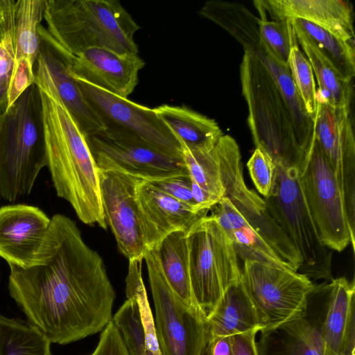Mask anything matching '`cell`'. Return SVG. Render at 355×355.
Wrapping results in <instances>:
<instances>
[{
    "label": "cell",
    "instance_id": "6da1fadb",
    "mask_svg": "<svg viewBox=\"0 0 355 355\" xmlns=\"http://www.w3.org/2000/svg\"><path fill=\"white\" fill-rule=\"evenodd\" d=\"M10 296L28 322L51 343L69 344L103 331L116 294L100 254L76 223L55 214L27 268L9 265Z\"/></svg>",
    "mask_w": 355,
    "mask_h": 355
},
{
    "label": "cell",
    "instance_id": "7a4b0ae2",
    "mask_svg": "<svg viewBox=\"0 0 355 355\" xmlns=\"http://www.w3.org/2000/svg\"><path fill=\"white\" fill-rule=\"evenodd\" d=\"M223 196L210 209L243 261L255 260L297 272L300 254L270 215L263 198L243 179L239 146L223 135L214 147Z\"/></svg>",
    "mask_w": 355,
    "mask_h": 355
},
{
    "label": "cell",
    "instance_id": "3957f363",
    "mask_svg": "<svg viewBox=\"0 0 355 355\" xmlns=\"http://www.w3.org/2000/svg\"><path fill=\"white\" fill-rule=\"evenodd\" d=\"M40 91L47 153V166L58 197L71 205L87 225L107 229L98 169L85 137L58 97L51 89Z\"/></svg>",
    "mask_w": 355,
    "mask_h": 355
},
{
    "label": "cell",
    "instance_id": "277c9868",
    "mask_svg": "<svg viewBox=\"0 0 355 355\" xmlns=\"http://www.w3.org/2000/svg\"><path fill=\"white\" fill-rule=\"evenodd\" d=\"M46 166L42 98L33 83L0 116V196L12 204L28 196Z\"/></svg>",
    "mask_w": 355,
    "mask_h": 355
},
{
    "label": "cell",
    "instance_id": "5b68a950",
    "mask_svg": "<svg viewBox=\"0 0 355 355\" xmlns=\"http://www.w3.org/2000/svg\"><path fill=\"white\" fill-rule=\"evenodd\" d=\"M47 31L76 55L91 48L138 53L134 35L140 26L116 0H45Z\"/></svg>",
    "mask_w": 355,
    "mask_h": 355
},
{
    "label": "cell",
    "instance_id": "8992f818",
    "mask_svg": "<svg viewBox=\"0 0 355 355\" xmlns=\"http://www.w3.org/2000/svg\"><path fill=\"white\" fill-rule=\"evenodd\" d=\"M240 77L256 148L266 151L275 164L299 171L309 153L300 143L291 111L273 78L259 60L245 51Z\"/></svg>",
    "mask_w": 355,
    "mask_h": 355
},
{
    "label": "cell",
    "instance_id": "52a82bcc",
    "mask_svg": "<svg viewBox=\"0 0 355 355\" xmlns=\"http://www.w3.org/2000/svg\"><path fill=\"white\" fill-rule=\"evenodd\" d=\"M266 208L302 260L297 272L312 280L330 282L332 252L324 246L304 198L296 168L275 164L272 187L263 198Z\"/></svg>",
    "mask_w": 355,
    "mask_h": 355
},
{
    "label": "cell",
    "instance_id": "ba28073f",
    "mask_svg": "<svg viewBox=\"0 0 355 355\" xmlns=\"http://www.w3.org/2000/svg\"><path fill=\"white\" fill-rule=\"evenodd\" d=\"M199 13L225 30L245 52L254 55L266 68L291 111L300 143L308 153L315 139L314 121L306 112L289 67L279 60L262 40L259 17L241 3L218 0L206 1Z\"/></svg>",
    "mask_w": 355,
    "mask_h": 355
},
{
    "label": "cell",
    "instance_id": "9c48e42d",
    "mask_svg": "<svg viewBox=\"0 0 355 355\" xmlns=\"http://www.w3.org/2000/svg\"><path fill=\"white\" fill-rule=\"evenodd\" d=\"M187 243L191 290L206 320L227 289L241 279L239 257L228 236L211 216L201 218L189 230Z\"/></svg>",
    "mask_w": 355,
    "mask_h": 355
},
{
    "label": "cell",
    "instance_id": "30bf717a",
    "mask_svg": "<svg viewBox=\"0 0 355 355\" xmlns=\"http://www.w3.org/2000/svg\"><path fill=\"white\" fill-rule=\"evenodd\" d=\"M155 307L162 355H205L207 329L203 314L184 303L166 282L153 250L144 258Z\"/></svg>",
    "mask_w": 355,
    "mask_h": 355
},
{
    "label": "cell",
    "instance_id": "8fae6325",
    "mask_svg": "<svg viewBox=\"0 0 355 355\" xmlns=\"http://www.w3.org/2000/svg\"><path fill=\"white\" fill-rule=\"evenodd\" d=\"M298 174L304 198L322 243L338 252L351 244L354 250L355 234L349 227L340 188L315 139Z\"/></svg>",
    "mask_w": 355,
    "mask_h": 355
},
{
    "label": "cell",
    "instance_id": "7c38bea8",
    "mask_svg": "<svg viewBox=\"0 0 355 355\" xmlns=\"http://www.w3.org/2000/svg\"><path fill=\"white\" fill-rule=\"evenodd\" d=\"M241 279L262 329L277 326L301 313L315 285L298 272L250 259L243 261Z\"/></svg>",
    "mask_w": 355,
    "mask_h": 355
},
{
    "label": "cell",
    "instance_id": "4fadbf2b",
    "mask_svg": "<svg viewBox=\"0 0 355 355\" xmlns=\"http://www.w3.org/2000/svg\"><path fill=\"white\" fill-rule=\"evenodd\" d=\"M99 171H115L155 181L189 175L182 157L163 153L125 132L105 129L85 137Z\"/></svg>",
    "mask_w": 355,
    "mask_h": 355
},
{
    "label": "cell",
    "instance_id": "5bb4252c",
    "mask_svg": "<svg viewBox=\"0 0 355 355\" xmlns=\"http://www.w3.org/2000/svg\"><path fill=\"white\" fill-rule=\"evenodd\" d=\"M73 78L85 100L105 129L125 132L163 153L182 157L180 143L153 109L132 102L128 98L120 97L80 78Z\"/></svg>",
    "mask_w": 355,
    "mask_h": 355
},
{
    "label": "cell",
    "instance_id": "9a60e30c",
    "mask_svg": "<svg viewBox=\"0 0 355 355\" xmlns=\"http://www.w3.org/2000/svg\"><path fill=\"white\" fill-rule=\"evenodd\" d=\"M40 48L33 64L34 83L51 89L68 110L85 137L101 132L105 126L85 100L70 74L73 54L64 49L42 25L38 26Z\"/></svg>",
    "mask_w": 355,
    "mask_h": 355
},
{
    "label": "cell",
    "instance_id": "2e32d148",
    "mask_svg": "<svg viewBox=\"0 0 355 355\" xmlns=\"http://www.w3.org/2000/svg\"><path fill=\"white\" fill-rule=\"evenodd\" d=\"M331 293L330 282L314 285L305 309L289 320L261 330L258 355H324L322 326Z\"/></svg>",
    "mask_w": 355,
    "mask_h": 355
},
{
    "label": "cell",
    "instance_id": "e0dca14e",
    "mask_svg": "<svg viewBox=\"0 0 355 355\" xmlns=\"http://www.w3.org/2000/svg\"><path fill=\"white\" fill-rule=\"evenodd\" d=\"M105 220L120 252L129 260L142 261L148 251L136 191L141 178L98 170Z\"/></svg>",
    "mask_w": 355,
    "mask_h": 355
},
{
    "label": "cell",
    "instance_id": "ac0fdd59",
    "mask_svg": "<svg viewBox=\"0 0 355 355\" xmlns=\"http://www.w3.org/2000/svg\"><path fill=\"white\" fill-rule=\"evenodd\" d=\"M351 110L317 101L315 139L331 166L352 232L355 230V137Z\"/></svg>",
    "mask_w": 355,
    "mask_h": 355
},
{
    "label": "cell",
    "instance_id": "d6986e66",
    "mask_svg": "<svg viewBox=\"0 0 355 355\" xmlns=\"http://www.w3.org/2000/svg\"><path fill=\"white\" fill-rule=\"evenodd\" d=\"M145 62L138 53L119 54L104 48H91L73 55L70 74L122 98H128L138 83Z\"/></svg>",
    "mask_w": 355,
    "mask_h": 355
},
{
    "label": "cell",
    "instance_id": "ffe728a7",
    "mask_svg": "<svg viewBox=\"0 0 355 355\" xmlns=\"http://www.w3.org/2000/svg\"><path fill=\"white\" fill-rule=\"evenodd\" d=\"M50 224L51 218L37 207L11 204L0 207V257L8 265L28 267Z\"/></svg>",
    "mask_w": 355,
    "mask_h": 355
},
{
    "label": "cell",
    "instance_id": "44dd1931",
    "mask_svg": "<svg viewBox=\"0 0 355 355\" xmlns=\"http://www.w3.org/2000/svg\"><path fill=\"white\" fill-rule=\"evenodd\" d=\"M136 196L148 250L173 232H188L209 211L187 205L143 179L137 186Z\"/></svg>",
    "mask_w": 355,
    "mask_h": 355
},
{
    "label": "cell",
    "instance_id": "7402d4cb",
    "mask_svg": "<svg viewBox=\"0 0 355 355\" xmlns=\"http://www.w3.org/2000/svg\"><path fill=\"white\" fill-rule=\"evenodd\" d=\"M254 3L273 20L302 19L354 44L353 7L348 1L261 0Z\"/></svg>",
    "mask_w": 355,
    "mask_h": 355
},
{
    "label": "cell",
    "instance_id": "603a6c76",
    "mask_svg": "<svg viewBox=\"0 0 355 355\" xmlns=\"http://www.w3.org/2000/svg\"><path fill=\"white\" fill-rule=\"evenodd\" d=\"M205 321L207 343L218 337L262 329L255 306L241 279L227 289Z\"/></svg>",
    "mask_w": 355,
    "mask_h": 355
},
{
    "label": "cell",
    "instance_id": "cb8c5ba5",
    "mask_svg": "<svg viewBox=\"0 0 355 355\" xmlns=\"http://www.w3.org/2000/svg\"><path fill=\"white\" fill-rule=\"evenodd\" d=\"M153 110L181 146L188 149L211 150L223 135L215 120L186 106L163 104Z\"/></svg>",
    "mask_w": 355,
    "mask_h": 355
},
{
    "label": "cell",
    "instance_id": "d4e9b609",
    "mask_svg": "<svg viewBox=\"0 0 355 355\" xmlns=\"http://www.w3.org/2000/svg\"><path fill=\"white\" fill-rule=\"evenodd\" d=\"M293 28L297 42L304 50L317 79V101L334 107L351 110L352 80L345 79L336 71L304 32L297 26H293Z\"/></svg>",
    "mask_w": 355,
    "mask_h": 355
},
{
    "label": "cell",
    "instance_id": "484cf974",
    "mask_svg": "<svg viewBox=\"0 0 355 355\" xmlns=\"http://www.w3.org/2000/svg\"><path fill=\"white\" fill-rule=\"evenodd\" d=\"M152 250L155 252L164 276L173 291L188 306L201 312L190 283L187 232H173Z\"/></svg>",
    "mask_w": 355,
    "mask_h": 355
},
{
    "label": "cell",
    "instance_id": "4316f807",
    "mask_svg": "<svg viewBox=\"0 0 355 355\" xmlns=\"http://www.w3.org/2000/svg\"><path fill=\"white\" fill-rule=\"evenodd\" d=\"M45 0H17L15 7V62L33 65L40 48L38 26L44 15Z\"/></svg>",
    "mask_w": 355,
    "mask_h": 355
},
{
    "label": "cell",
    "instance_id": "83f0119b",
    "mask_svg": "<svg viewBox=\"0 0 355 355\" xmlns=\"http://www.w3.org/2000/svg\"><path fill=\"white\" fill-rule=\"evenodd\" d=\"M331 293L322 326L325 345L340 354L342 340L352 307L355 305V284L344 277L330 281Z\"/></svg>",
    "mask_w": 355,
    "mask_h": 355
},
{
    "label": "cell",
    "instance_id": "f1b7e54d",
    "mask_svg": "<svg viewBox=\"0 0 355 355\" xmlns=\"http://www.w3.org/2000/svg\"><path fill=\"white\" fill-rule=\"evenodd\" d=\"M51 344L28 322L0 315V355H51Z\"/></svg>",
    "mask_w": 355,
    "mask_h": 355
},
{
    "label": "cell",
    "instance_id": "f546056e",
    "mask_svg": "<svg viewBox=\"0 0 355 355\" xmlns=\"http://www.w3.org/2000/svg\"><path fill=\"white\" fill-rule=\"evenodd\" d=\"M315 43L336 71L346 80L355 76L354 44L343 40L327 30L302 19H290Z\"/></svg>",
    "mask_w": 355,
    "mask_h": 355
},
{
    "label": "cell",
    "instance_id": "4dcf8cb0",
    "mask_svg": "<svg viewBox=\"0 0 355 355\" xmlns=\"http://www.w3.org/2000/svg\"><path fill=\"white\" fill-rule=\"evenodd\" d=\"M182 157L190 178L220 200L223 188L214 148L211 150H190L182 146Z\"/></svg>",
    "mask_w": 355,
    "mask_h": 355
},
{
    "label": "cell",
    "instance_id": "1f68e13d",
    "mask_svg": "<svg viewBox=\"0 0 355 355\" xmlns=\"http://www.w3.org/2000/svg\"><path fill=\"white\" fill-rule=\"evenodd\" d=\"M112 322L119 331L130 355H146L147 347L139 309L135 296L127 298L116 313Z\"/></svg>",
    "mask_w": 355,
    "mask_h": 355
},
{
    "label": "cell",
    "instance_id": "d6a6232c",
    "mask_svg": "<svg viewBox=\"0 0 355 355\" xmlns=\"http://www.w3.org/2000/svg\"><path fill=\"white\" fill-rule=\"evenodd\" d=\"M141 263L142 261L136 260L129 261L128 273L125 281L126 296L127 298L135 296L137 302L147 349L154 355H162L156 336L155 320L141 277Z\"/></svg>",
    "mask_w": 355,
    "mask_h": 355
},
{
    "label": "cell",
    "instance_id": "836d02e7",
    "mask_svg": "<svg viewBox=\"0 0 355 355\" xmlns=\"http://www.w3.org/2000/svg\"><path fill=\"white\" fill-rule=\"evenodd\" d=\"M260 13L259 29L261 37L275 57L288 66L291 49L298 45L296 34L290 19L268 20L266 14Z\"/></svg>",
    "mask_w": 355,
    "mask_h": 355
},
{
    "label": "cell",
    "instance_id": "e575fe53",
    "mask_svg": "<svg viewBox=\"0 0 355 355\" xmlns=\"http://www.w3.org/2000/svg\"><path fill=\"white\" fill-rule=\"evenodd\" d=\"M288 67L306 112L314 121L317 110V89L313 72L308 59L298 45L291 49Z\"/></svg>",
    "mask_w": 355,
    "mask_h": 355
},
{
    "label": "cell",
    "instance_id": "d590c367",
    "mask_svg": "<svg viewBox=\"0 0 355 355\" xmlns=\"http://www.w3.org/2000/svg\"><path fill=\"white\" fill-rule=\"evenodd\" d=\"M251 179L257 191L266 198L271 191L275 164L270 156L260 148H255L247 163Z\"/></svg>",
    "mask_w": 355,
    "mask_h": 355
},
{
    "label": "cell",
    "instance_id": "8d00e7d4",
    "mask_svg": "<svg viewBox=\"0 0 355 355\" xmlns=\"http://www.w3.org/2000/svg\"><path fill=\"white\" fill-rule=\"evenodd\" d=\"M150 182L164 193L187 205L198 210H207L200 209L196 205L193 198L191 180L189 175H178Z\"/></svg>",
    "mask_w": 355,
    "mask_h": 355
},
{
    "label": "cell",
    "instance_id": "74e56055",
    "mask_svg": "<svg viewBox=\"0 0 355 355\" xmlns=\"http://www.w3.org/2000/svg\"><path fill=\"white\" fill-rule=\"evenodd\" d=\"M15 62L14 42L0 44V116L8 107V89Z\"/></svg>",
    "mask_w": 355,
    "mask_h": 355
},
{
    "label": "cell",
    "instance_id": "f35d334b",
    "mask_svg": "<svg viewBox=\"0 0 355 355\" xmlns=\"http://www.w3.org/2000/svg\"><path fill=\"white\" fill-rule=\"evenodd\" d=\"M92 355H130L112 320L103 329L97 347Z\"/></svg>",
    "mask_w": 355,
    "mask_h": 355
},
{
    "label": "cell",
    "instance_id": "ab89813d",
    "mask_svg": "<svg viewBox=\"0 0 355 355\" xmlns=\"http://www.w3.org/2000/svg\"><path fill=\"white\" fill-rule=\"evenodd\" d=\"M15 0H0V44L14 42Z\"/></svg>",
    "mask_w": 355,
    "mask_h": 355
},
{
    "label": "cell",
    "instance_id": "60d3db41",
    "mask_svg": "<svg viewBox=\"0 0 355 355\" xmlns=\"http://www.w3.org/2000/svg\"><path fill=\"white\" fill-rule=\"evenodd\" d=\"M258 331L253 329L232 336L233 355H258L255 340Z\"/></svg>",
    "mask_w": 355,
    "mask_h": 355
},
{
    "label": "cell",
    "instance_id": "b9f144b4",
    "mask_svg": "<svg viewBox=\"0 0 355 355\" xmlns=\"http://www.w3.org/2000/svg\"><path fill=\"white\" fill-rule=\"evenodd\" d=\"M355 305L350 311L339 355H355Z\"/></svg>",
    "mask_w": 355,
    "mask_h": 355
},
{
    "label": "cell",
    "instance_id": "7bdbcfd3",
    "mask_svg": "<svg viewBox=\"0 0 355 355\" xmlns=\"http://www.w3.org/2000/svg\"><path fill=\"white\" fill-rule=\"evenodd\" d=\"M205 355H233L232 336L218 337L209 341Z\"/></svg>",
    "mask_w": 355,
    "mask_h": 355
},
{
    "label": "cell",
    "instance_id": "ee69618b",
    "mask_svg": "<svg viewBox=\"0 0 355 355\" xmlns=\"http://www.w3.org/2000/svg\"><path fill=\"white\" fill-rule=\"evenodd\" d=\"M324 355H339V354H335L334 352H333L331 350H330L329 348H327L326 347L325 349H324Z\"/></svg>",
    "mask_w": 355,
    "mask_h": 355
}]
</instances>
